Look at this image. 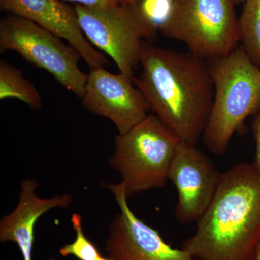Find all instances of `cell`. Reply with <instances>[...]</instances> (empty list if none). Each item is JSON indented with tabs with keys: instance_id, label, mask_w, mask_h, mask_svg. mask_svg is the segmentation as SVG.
Segmentation results:
<instances>
[{
	"instance_id": "4",
	"label": "cell",
	"mask_w": 260,
	"mask_h": 260,
	"mask_svg": "<svg viewBox=\"0 0 260 260\" xmlns=\"http://www.w3.org/2000/svg\"><path fill=\"white\" fill-rule=\"evenodd\" d=\"M179 142L155 114L116 136L109 164L120 174L127 198L165 186Z\"/></svg>"
},
{
	"instance_id": "10",
	"label": "cell",
	"mask_w": 260,
	"mask_h": 260,
	"mask_svg": "<svg viewBox=\"0 0 260 260\" xmlns=\"http://www.w3.org/2000/svg\"><path fill=\"white\" fill-rule=\"evenodd\" d=\"M132 78L119 72L110 73L104 68L90 70L87 75L82 104L87 110L108 118L124 134L148 115L150 104Z\"/></svg>"
},
{
	"instance_id": "1",
	"label": "cell",
	"mask_w": 260,
	"mask_h": 260,
	"mask_svg": "<svg viewBox=\"0 0 260 260\" xmlns=\"http://www.w3.org/2000/svg\"><path fill=\"white\" fill-rule=\"evenodd\" d=\"M143 71L133 83L155 115L181 142L196 145L203 138L215 94L210 64L189 53L143 43Z\"/></svg>"
},
{
	"instance_id": "14",
	"label": "cell",
	"mask_w": 260,
	"mask_h": 260,
	"mask_svg": "<svg viewBox=\"0 0 260 260\" xmlns=\"http://www.w3.org/2000/svg\"><path fill=\"white\" fill-rule=\"evenodd\" d=\"M238 37L243 50L260 70V0H246L238 19Z\"/></svg>"
},
{
	"instance_id": "18",
	"label": "cell",
	"mask_w": 260,
	"mask_h": 260,
	"mask_svg": "<svg viewBox=\"0 0 260 260\" xmlns=\"http://www.w3.org/2000/svg\"><path fill=\"white\" fill-rule=\"evenodd\" d=\"M252 129L256 145L255 158L253 164L260 173V108L254 116Z\"/></svg>"
},
{
	"instance_id": "2",
	"label": "cell",
	"mask_w": 260,
	"mask_h": 260,
	"mask_svg": "<svg viewBox=\"0 0 260 260\" xmlns=\"http://www.w3.org/2000/svg\"><path fill=\"white\" fill-rule=\"evenodd\" d=\"M183 249L198 260H249L260 241V173L239 162L221 173L208 209Z\"/></svg>"
},
{
	"instance_id": "21",
	"label": "cell",
	"mask_w": 260,
	"mask_h": 260,
	"mask_svg": "<svg viewBox=\"0 0 260 260\" xmlns=\"http://www.w3.org/2000/svg\"><path fill=\"white\" fill-rule=\"evenodd\" d=\"M96 260H115V259H112V258H111V257H104V256H99V258H98V259Z\"/></svg>"
},
{
	"instance_id": "11",
	"label": "cell",
	"mask_w": 260,
	"mask_h": 260,
	"mask_svg": "<svg viewBox=\"0 0 260 260\" xmlns=\"http://www.w3.org/2000/svg\"><path fill=\"white\" fill-rule=\"evenodd\" d=\"M0 9L30 20L66 40L90 70L110 65L84 35L74 6L61 0H0Z\"/></svg>"
},
{
	"instance_id": "7",
	"label": "cell",
	"mask_w": 260,
	"mask_h": 260,
	"mask_svg": "<svg viewBox=\"0 0 260 260\" xmlns=\"http://www.w3.org/2000/svg\"><path fill=\"white\" fill-rule=\"evenodd\" d=\"M74 7L89 42L110 56L119 72L133 80L134 70L140 64L144 34L133 5Z\"/></svg>"
},
{
	"instance_id": "5",
	"label": "cell",
	"mask_w": 260,
	"mask_h": 260,
	"mask_svg": "<svg viewBox=\"0 0 260 260\" xmlns=\"http://www.w3.org/2000/svg\"><path fill=\"white\" fill-rule=\"evenodd\" d=\"M201 59H219L237 49L238 18L231 0H172L160 28Z\"/></svg>"
},
{
	"instance_id": "16",
	"label": "cell",
	"mask_w": 260,
	"mask_h": 260,
	"mask_svg": "<svg viewBox=\"0 0 260 260\" xmlns=\"http://www.w3.org/2000/svg\"><path fill=\"white\" fill-rule=\"evenodd\" d=\"M72 224L76 232V238L71 244H66L59 249L62 256H73L79 260H96L101 256L96 246L86 237L82 226V216L78 213L72 215Z\"/></svg>"
},
{
	"instance_id": "12",
	"label": "cell",
	"mask_w": 260,
	"mask_h": 260,
	"mask_svg": "<svg viewBox=\"0 0 260 260\" xmlns=\"http://www.w3.org/2000/svg\"><path fill=\"white\" fill-rule=\"evenodd\" d=\"M38 187L39 184L32 179L22 181L18 205L0 221V241L15 243L23 260H32L34 231L40 217L55 208H68L73 202V197L67 194L51 198H39L35 192Z\"/></svg>"
},
{
	"instance_id": "8",
	"label": "cell",
	"mask_w": 260,
	"mask_h": 260,
	"mask_svg": "<svg viewBox=\"0 0 260 260\" xmlns=\"http://www.w3.org/2000/svg\"><path fill=\"white\" fill-rule=\"evenodd\" d=\"M102 185L114 194L119 208L106 243L109 257L115 260H198L182 248L177 249L168 244L158 231L133 213L122 182Z\"/></svg>"
},
{
	"instance_id": "17",
	"label": "cell",
	"mask_w": 260,
	"mask_h": 260,
	"mask_svg": "<svg viewBox=\"0 0 260 260\" xmlns=\"http://www.w3.org/2000/svg\"><path fill=\"white\" fill-rule=\"evenodd\" d=\"M65 3H73L75 5H83L89 8L115 6V5L133 4L137 0H61Z\"/></svg>"
},
{
	"instance_id": "15",
	"label": "cell",
	"mask_w": 260,
	"mask_h": 260,
	"mask_svg": "<svg viewBox=\"0 0 260 260\" xmlns=\"http://www.w3.org/2000/svg\"><path fill=\"white\" fill-rule=\"evenodd\" d=\"M132 5L141 24L144 39L153 40L167 20L172 0H137Z\"/></svg>"
},
{
	"instance_id": "19",
	"label": "cell",
	"mask_w": 260,
	"mask_h": 260,
	"mask_svg": "<svg viewBox=\"0 0 260 260\" xmlns=\"http://www.w3.org/2000/svg\"><path fill=\"white\" fill-rule=\"evenodd\" d=\"M249 260H260V241L249 257Z\"/></svg>"
},
{
	"instance_id": "13",
	"label": "cell",
	"mask_w": 260,
	"mask_h": 260,
	"mask_svg": "<svg viewBox=\"0 0 260 260\" xmlns=\"http://www.w3.org/2000/svg\"><path fill=\"white\" fill-rule=\"evenodd\" d=\"M15 99L22 101L32 110L42 107L40 94L34 84L24 78L21 70L8 61H0V99Z\"/></svg>"
},
{
	"instance_id": "3",
	"label": "cell",
	"mask_w": 260,
	"mask_h": 260,
	"mask_svg": "<svg viewBox=\"0 0 260 260\" xmlns=\"http://www.w3.org/2000/svg\"><path fill=\"white\" fill-rule=\"evenodd\" d=\"M215 94L203 135L208 150L216 155L227 151L234 134L260 108V70L242 47L210 64Z\"/></svg>"
},
{
	"instance_id": "6",
	"label": "cell",
	"mask_w": 260,
	"mask_h": 260,
	"mask_svg": "<svg viewBox=\"0 0 260 260\" xmlns=\"http://www.w3.org/2000/svg\"><path fill=\"white\" fill-rule=\"evenodd\" d=\"M14 51L25 61L47 70L58 83L82 99L87 75L79 68L80 53L27 19L10 14L0 20V51Z\"/></svg>"
},
{
	"instance_id": "9",
	"label": "cell",
	"mask_w": 260,
	"mask_h": 260,
	"mask_svg": "<svg viewBox=\"0 0 260 260\" xmlns=\"http://www.w3.org/2000/svg\"><path fill=\"white\" fill-rule=\"evenodd\" d=\"M220 176L221 173L196 145L179 142L169 172V180L177 189L178 221H198L215 196Z\"/></svg>"
},
{
	"instance_id": "20",
	"label": "cell",
	"mask_w": 260,
	"mask_h": 260,
	"mask_svg": "<svg viewBox=\"0 0 260 260\" xmlns=\"http://www.w3.org/2000/svg\"><path fill=\"white\" fill-rule=\"evenodd\" d=\"M234 5L240 4V3H244L246 0H231Z\"/></svg>"
}]
</instances>
